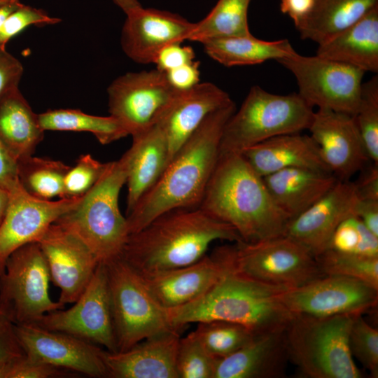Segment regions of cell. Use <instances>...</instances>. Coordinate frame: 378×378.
Masks as SVG:
<instances>
[{"instance_id": "1", "label": "cell", "mask_w": 378, "mask_h": 378, "mask_svg": "<svg viewBox=\"0 0 378 378\" xmlns=\"http://www.w3.org/2000/svg\"><path fill=\"white\" fill-rule=\"evenodd\" d=\"M235 111L232 101L213 111L182 144L158 180L127 214L129 234L165 212L200 206L218 160L224 127Z\"/></svg>"}, {"instance_id": "2", "label": "cell", "mask_w": 378, "mask_h": 378, "mask_svg": "<svg viewBox=\"0 0 378 378\" xmlns=\"http://www.w3.org/2000/svg\"><path fill=\"white\" fill-rule=\"evenodd\" d=\"M216 240L243 241L232 226L199 206L176 209L130 234L119 257L138 273L170 270L198 261Z\"/></svg>"}, {"instance_id": "3", "label": "cell", "mask_w": 378, "mask_h": 378, "mask_svg": "<svg viewBox=\"0 0 378 378\" xmlns=\"http://www.w3.org/2000/svg\"><path fill=\"white\" fill-rule=\"evenodd\" d=\"M199 207L248 243L284 235L289 221L241 153L219 156Z\"/></svg>"}, {"instance_id": "4", "label": "cell", "mask_w": 378, "mask_h": 378, "mask_svg": "<svg viewBox=\"0 0 378 378\" xmlns=\"http://www.w3.org/2000/svg\"><path fill=\"white\" fill-rule=\"evenodd\" d=\"M284 289L228 270L198 298L167 309V317L178 330L192 323L218 320L243 325L257 335L285 330L294 314L277 298Z\"/></svg>"}, {"instance_id": "5", "label": "cell", "mask_w": 378, "mask_h": 378, "mask_svg": "<svg viewBox=\"0 0 378 378\" xmlns=\"http://www.w3.org/2000/svg\"><path fill=\"white\" fill-rule=\"evenodd\" d=\"M127 175L123 154L118 160L108 162L100 178L80 202L54 222L78 237L99 262L118 258L129 235L126 218L118 205Z\"/></svg>"}, {"instance_id": "6", "label": "cell", "mask_w": 378, "mask_h": 378, "mask_svg": "<svg viewBox=\"0 0 378 378\" xmlns=\"http://www.w3.org/2000/svg\"><path fill=\"white\" fill-rule=\"evenodd\" d=\"M355 316L294 314L285 330L288 360L309 378L361 377L349 348Z\"/></svg>"}, {"instance_id": "7", "label": "cell", "mask_w": 378, "mask_h": 378, "mask_svg": "<svg viewBox=\"0 0 378 378\" xmlns=\"http://www.w3.org/2000/svg\"><path fill=\"white\" fill-rule=\"evenodd\" d=\"M314 112L298 93L276 94L253 86L224 127L219 156L241 153L272 137L308 130Z\"/></svg>"}, {"instance_id": "8", "label": "cell", "mask_w": 378, "mask_h": 378, "mask_svg": "<svg viewBox=\"0 0 378 378\" xmlns=\"http://www.w3.org/2000/svg\"><path fill=\"white\" fill-rule=\"evenodd\" d=\"M225 251L230 271L268 286L293 288L325 276L315 256L285 234L234 242L225 245Z\"/></svg>"}, {"instance_id": "9", "label": "cell", "mask_w": 378, "mask_h": 378, "mask_svg": "<svg viewBox=\"0 0 378 378\" xmlns=\"http://www.w3.org/2000/svg\"><path fill=\"white\" fill-rule=\"evenodd\" d=\"M106 267L118 351L174 328L167 309L153 298L139 274L120 257Z\"/></svg>"}, {"instance_id": "10", "label": "cell", "mask_w": 378, "mask_h": 378, "mask_svg": "<svg viewBox=\"0 0 378 378\" xmlns=\"http://www.w3.org/2000/svg\"><path fill=\"white\" fill-rule=\"evenodd\" d=\"M48 263L37 241L26 244L8 258L0 275V301L15 324L35 323L44 314L62 309L49 294Z\"/></svg>"}, {"instance_id": "11", "label": "cell", "mask_w": 378, "mask_h": 378, "mask_svg": "<svg viewBox=\"0 0 378 378\" xmlns=\"http://www.w3.org/2000/svg\"><path fill=\"white\" fill-rule=\"evenodd\" d=\"M276 61L293 74L299 95L312 107L356 114L365 71L316 55L303 56L295 51Z\"/></svg>"}, {"instance_id": "12", "label": "cell", "mask_w": 378, "mask_h": 378, "mask_svg": "<svg viewBox=\"0 0 378 378\" xmlns=\"http://www.w3.org/2000/svg\"><path fill=\"white\" fill-rule=\"evenodd\" d=\"M179 92L156 68L128 72L108 87V112L134 136L156 124Z\"/></svg>"}, {"instance_id": "13", "label": "cell", "mask_w": 378, "mask_h": 378, "mask_svg": "<svg viewBox=\"0 0 378 378\" xmlns=\"http://www.w3.org/2000/svg\"><path fill=\"white\" fill-rule=\"evenodd\" d=\"M35 324L100 344L110 352H117L105 263H99L90 281L73 307L47 313Z\"/></svg>"}, {"instance_id": "14", "label": "cell", "mask_w": 378, "mask_h": 378, "mask_svg": "<svg viewBox=\"0 0 378 378\" xmlns=\"http://www.w3.org/2000/svg\"><path fill=\"white\" fill-rule=\"evenodd\" d=\"M277 298L293 314L358 315L377 307L378 289L354 278L325 275L303 286L284 289Z\"/></svg>"}, {"instance_id": "15", "label": "cell", "mask_w": 378, "mask_h": 378, "mask_svg": "<svg viewBox=\"0 0 378 378\" xmlns=\"http://www.w3.org/2000/svg\"><path fill=\"white\" fill-rule=\"evenodd\" d=\"M26 356L39 362L92 377H108L102 349L94 344L35 323L15 324Z\"/></svg>"}, {"instance_id": "16", "label": "cell", "mask_w": 378, "mask_h": 378, "mask_svg": "<svg viewBox=\"0 0 378 378\" xmlns=\"http://www.w3.org/2000/svg\"><path fill=\"white\" fill-rule=\"evenodd\" d=\"M62 304L74 303L90 281L99 261L76 234L53 223L37 241Z\"/></svg>"}, {"instance_id": "17", "label": "cell", "mask_w": 378, "mask_h": 378, "mask_svg": "<svg viewBox=\"0 0 378 378\" xmlns=\"http://www.w3.org/2000/svg\"><path fill=\"white\" fill-rule=\"evenodd\" d=\"M10 192L6 214L0 225V275L9 255L22 246L38 241L48 227L74 208L80 197L43 200L28 194L19 183Z\"/></svg>"}, {"instance_id": "18", "label": "cell", "mask_w": 378, "mask_h": 378, "mask_svg": "<svg viewBox=\"0 0 378 378\" xmlns=\"http://www.w3.org/2000/svg\"><path fill=\"white\" fill-rule=\"evenodd\" d=\"M308 130L323 160L338 180H350L371 162L354 115L318 108Z\"/></svg>"}, {"instance_id": "19", "label": "cell", "mask_w": 378, "mask_h": 378, "mask_svg": "<svg viewBox=\"0 0 378 378\" xmlns=\"http://www.w3.org/2000/svg\"><path fill=\"white\" fill-rule=\"evenodd\" d=\"M125 15L121 47L130 59L141 64H154L162 48L188 40L195 23L177 13L142 6Z\"/></svg>"}, {"instance_id": "20", "label": "cell", "mask_w": 378, "mask_h": 378, "mask_svg": "<svg viewBox=\"0 0 378 378\" xmlns=\"http://www.w3.org/2000/svg\"><path fill=\"white\" fill-rule=\"evenodd\" d=\"M223 248L181 267L137 273L156 300L166 309L178 307L198 298L229 270Z\"/></svg>"}, {"instance_id": "21", "label": "cell", "mask_w": 378, "mask_h": 378, "mask_svg": "<svg viewBox=\"0 0 378 378\" xmlns=\"http://www.w3.org/2000/svg\"><path fill=\"white\" fill-rule=\"evenodd\" d=\"M358 200L354 181L338 180L311 206L288 221L284 234L316 257L327 248L339 224L355 215Z\"/></svg>"}, {"instance_id": "22", "label": "cell", "mask_w": 378, "mask_h": 378, "mask_svg": "<svg viewBox=\"0 0 378 378\" xmlns=\"http://www.w3.org/2000/svg\"><path fill=\"white\" fill-rule=\"evenodd\" d=\"M179 330L146 338L127 350H102L108 377L178 378L176 359Z\"/></svg>"}, {"instance_id": "23", "label": "cell", "mask_w": 378, "mask_h": 378, "mask_svg": "<svg viewBox=\"0 0 378 378\" xmlns=\"http://www.w3.org/2000/svg\"><path fill=\"white\" fill-rule=\"evenodd\" d=\"M231 102L225 91L211 82L180 91L156 123L167 138L170 160L207 115Z\"/></svg>"}, {"instance_id": "24", "label": "cell", "mask_w": 378, "mask_h": 378, "mask_svg": "<svg viewBox=\"0 0 378 378\" xmlns=\"http://www.w3.org/2000/svg\"><path fill=\"white\" fill-rule=\"evenodd\" d=\"M288 355L285 330L256 335L246 345L216 362L213 378H277Z\"/></svg>"}, {"instance_id": "25", "label": "cell", "mask_w": 378, "mask_h": 378, "mask_svg": "<svg viewBox=\"0 0 378 378\" xmlns=\"http://www.w3.org/2000/svg\"><path fill=\"white\" fill-rule=\"evenodd\" d=\"M241 154L262 177L290 167L331 173L310 135L294 133L276 136L245 149Z\"/></svg>"}, {"instance_id": "26", "label": "cell", "mask_w": 378, "mask_h": 378, "mask_svg": "<svg viewBox=\"0 0 378 378\" xmlns=\"http://www.w3.org/2000/svg\"><path fill=\"white\" fill-rule=\"evenodd\" d=\"M127 160V214L158 180L170 160L168 142L158 124L132 136Z\"/></svg>"}, {"instance_id": "27", "label": "cell", "mask_w": 378, "mask_h": 378, "mask_svg": "<svg viewBox=\"0 0 378 378\" xmlns=\"http://www.w3.org/2000/svg\"><path fill=\"white\" fill-rule=\"evenodd\" d=\"M262 178L273 201L289 220L311 206L338 181L332 173L303 167L284 169Z\"/></svg>"}, {"instance_id": "28", "label": "cell", "mask_w": 378, "mask_h": 378, "mask_svg": "<svg viewBox=\"0 0 378 378\" xmlns=\"http://www.w3.org/2000/svg\"><path fill=\"white\" fill-rule=\"evenodd\" d=\"M316 55L363 71H378V6L356 22L318 44Z\"/></svg>"}, {"instance_id": "29", "label": "cell", "mask_w": 378, "mask_h": 378, "mask_svg": "<svg viewBox=\"0 0 378 378\" xmlns=\"http://www.w3.org/2000/svg\"><path fill=\"white\" fill-rule=\"evenodd\" d=\"M44 132L19 87L0 98V141L17 162L33 155Z\"/></svg>"}, {"instance_id": "30", "label": "cell", "mask_w": 378, "mask_h": 378, "mask_svg": "<svg viewBox=\"0 0 378 378\" xmlns=\"http://www.w3.org/2000/svg\"><path fill=\"white\" fill-rule=\"evenodd\" d=\"M377 6L378 0H314L308 15L295 27L302 39L318 45L342 32Z\"/></svg>"}, {"instance_id": "31", "label": "cell", "mask_w": 378, "mask_h": 378, "mask_svg": "<svg viewBox=\"0 0 378 378\" xmlns=\"http://www.w3.org/2000/svg\"><path fill=\"white\" fill-rule=\"evenodd\" d=\"M202 44L209 57L227 67L278 60L295 51L287 39L267 41L257 38L252 34L212 38Z\"/></svg>"}, {"instance_id": "32", "label": "cell", "mask_w": 378, "mask_h": 378, "mask_svg": "<svg viewBox=\"0 0 378 378\" xmlns=\"http://www.w3.org/2000/svg\"><path fill=\"white\" fill-rule=\"evenodd\" d=\"M41 128L53 131L88 132L102 144H108L126 136L125 130L113 116H97L78 109H54L38 114Z\"/></svg>"}, {"instance_id": "33", "label": "cell", "mask_w": 378, "mask_h": 378, "mask_svg": "<svg viewBox=\"0 0 378 378\" xmlns=\"http://www.w3.org/2000/svg\"><path fill=\"white\" fill-rule=\"evenodd\" d=\"M251 0H218L209 14L195 23L188 40L202 43L216 38L251 34L248 10Z\"/></svg>"}, {"instance_id": "34", "label": "cell", "mask_w": 378, "mask_h": 378, "mask_svg": "<svg viewBox=\"0 0 378 378\" xmlns=\"http://www.w3.org/2000/svg\"><path fill=\"white\" fill-rule=\"evenodd\" d=\"M70 167L58 160L31 155L18 162V180L22 188L36 198H62L64 181Z\"/></svg>"}, {"instance_id": "35", "label": "cell", "mask_w": 378, "mask_h": 378, "mask_svg": "<svg viewBox=\"0 0 378 378\" xmlns=\"http://www.w3.org/2000/svg\"><path fill=\"white\" fill-rule=\"evenodd\" d=\"M192 333L216 360L231 355L257 335L243 325L218 320L198 322Z\"/></svg>"}, {"instance_id": "36", "label": "cell", "mask_w": 378, "mask_h": 378, "mask_svg": "<svg viewBox=\"0 0 378 378\" xmlns=\"http://www.w3.org/2000/svg\"><path fill=\"white\" fill-rule=\"evenodd\" d=\"M316 260L325 275H339L363 281L378 289V257L326 249Z\"/></svg>"}, {"instance_id": "37", "label": "cell", "mask_w": 378, "mask_h": 378, "mask_svg": "<svg viewBox=\"0 0 378 378\" xmlns=\"http://www.w3.org/2000/svg\"><path fill=\"white\" fill-rule=\"evenodd\" d=\"M355 121L368 157L378 164V76L362 83Z\"/></svg>"}, {"instance_id": "38", "label": "cell", "mask_w": 378, "mask_h": 378, "mask_svg": "<svg viewBox=\"0 0 378 378\" xmlns=\"http://www.w3.org/2000/svg\"><path fill=\"white\" fill-rule=\"evenodd\" d=\"M378 257V237L356 216L343 220L334 231L326 249Z\"/></svg>"}, {"instance_id": "39", "label": "cell", "mask_w": 378, "mask_h": 378, "mask_svg": "<svg viewBox=\"0 0 378 378\" xmlns=\"http://www.w3.org/2000/svg\"><path fill=\"white\" fill-rule=\"evenodd\" d=\"M216 362L192 332L180 338L176 359L178 378H213Z\"/></svg>"}, {"instance_id": "40", "label": "cell", "mask_w": 378, "mask_h": 378, "mask_svg": "<svg viewBox=\"0 0 378 378\" xmlns=\"http://www.w3.org/2000/svg\"><path fill=\"white\" fill-rule=\"evenodd\" d=\"M349 348L372 377H378V330L370 326L362 314L354 317L349 333Z\"/></svg>"}, {"instance_id": "41", "label": "cell", "mask_w": 378, "mask_h": 378, "mask_svg": "<svg viewBox=\"0 0 378 378\" xmlns=\"http://www.w3.org/2000/svg\"><path fill=\"white\" fill-rule=\"evenodd\" d=\"M107 163L100 162L90 154L80 156L65 176L62 198L83 197L100 178Z\"/></svg>"}, {"instance_id": "42", "label": "cell", "mask_w": 378, "mask_h": 378, "mask_svg": "<svg viewBox=\"0 0 378 378\" xmlns=\"http://www.w3.org/2000/svg\"><path fill=\"white\" fill-rule=\"evenodd\" d=\"M58 18L49 15L44 10L22 4L13 11L0 27V48L14 36L31 25H48L59 22Z\"/></svg>"}, {"instance_id": "43", "label": "cell", "mask_w": 378, "mask_h": 378, "mask_svg": "<svg viewBox=\"0 0 378 378\" xmlns=\"http://www.w3.org/2000/svg\"><path fill=\"white\" fill-rule=\"evenodd\" d=\"M65 375L64 369L36 360L25 354L0 363V378H48Z\"/></svg>"}, {"instance_id": "44", "label": "cell", "mask_w": 378, "mask_h": 378, "mask_svg": "<svg viewBox=\"0 0 378 378\" xmlns=\"http://www.w3.org/2000/svg\"><path fill=\"white\" fill-rule=\"evenodd\" d=\"M24 354L15 332V323L6 307L0 301V363Z\"/></svg>"}, {"instance_id": "45", "label": "cell", "mask_w": 378, "mask_h": 378, "mask_svg": "<svg viewBox=\"0 0 378 378\" xmlns=\"http://www.w3.org/2000/svg\"><path fill=\"white\" fill-rule=\"evenodd\" d=\"M195 60V53L191 46H182L181 43H172L162 48L154 64L156 69L167 72Z\"/></svg>"}, {"instance_id": "46", "label": "cell", "mask_w": 378, "mask_h": 378, "mask_svg": "<svg viewBox=\"0 0 378 378\" xmlns=\"http://www.w3.org/2000/svg\"><path fill=\"white\" fill-rule=\"evenodd\" d=\"M22 63L13 55L0 48V98L18 88L23 74Z\"/></svg>"}, {"instance_id": "47", "label": "cell", "mask_w": 378, "mask_h": 378, "mask_svg": "<svg viewBox=\"0 0 378 378\" xmlns=\"http://www.w3.org/2000/svg\"><path fill=\"white\" fill-rule=\"evenodd\" d=\"M167 78L176 90L179 91L188 90L200 81V62L194 60L165 73Z\"/></svg>"}, {"instance_id": "48", "label": "cell", "mask_w": 378, "mask_h": 378, "mask_svg": "<svg viewBox=\"0 0 378 378\" xmlns=\"http://www.w3.org/2000/svg\"><path fill=\"white\" fill-rule=\"evenodd\" d=\"M360 172L359 178L354 181L358 199L378 200V164L371 162Z\"/></svg>"}, {"instance_id": "49", "label": "cell", "mask_w": 378, "mask_h": 378, "mask_svg": "<svg viewBox=\"0 0 378 378\" xmlns=\"http://www.w3.org/2000/svg\"><path fill=\"white\" fill-rule=\"evenodd\" d=\"M19 183L18 162L0 141V186L10 191Z\"/></svg>"}, {"instance_id": "50", "label": "cell", "mask_w": 378, "mask_h": 378, "mask_svg": "<svg viewBox=\"0 0 378 378\" xmlns=\"http://www.w3.org/2000/svg\"><path fill=\"white\" fill-rule=\"evenodd\" d=\"M355 215L378 237V200H358Z\"/></svg>"}, {"instance_id": "51", "label": "cell", "mask_w": 378, "mask_h": 378, "mask_svg": "<svg viewBox=\"0 0 378 378\" xmlns=\"http://www.w3.org/2000/svg\"><path fill=\"white\" fill-rule=\"evenodd\" d=\"M314 0H281V11L288 15L295 25L302 21L311 10Z\"/></svg>"}, {"instance_id": "52", "label": "cell", "mask_w": 378, "mask_h": 378, "mask_svg": "<svg viewBox=\"0 0 378 378\" xmlns=\"http://www.w3.org/2000/svg\"><path fill=\"white\" fill-rule=\"evenodd\" d=\"M22 4L20 0H14L0 6V27L6 18Z\"/></svg>"}, {"instance_id": "53", "label": "cell", "mask_w": 378, "mask_h": 378, "mask_svg": "<svg viewBox=\"0 0 378 378\" xmlns=\"http://www.w3.org/2000/svg\"><path fill=\"white\" fill-rule=\"evenodd\" d=\"M10 202V192L6 189L0 186V225L2 223Z\"/></svg>"}, {"instance_id": "54", "label": "cell", "mask_w": 378, "mask_h": 378, "mask_svg": "<svg viewBox=\"0 0 378 378\" xmlns=\"http://www.w3.org/2000/svg\"><path fill=\"white\" fill-rule=\"evenodd\" d=\"M123 12L127 14L130 11L141 6L139 0H113Z\"/></svg>"}, {"instance_id": "55", "label": "cell", "mask_w": 378, "mask_h": 378, "mask_svg": "<svg viewBox=\"0 0 378 378\" xmlns=\"http://www.w3.org/2000/svg\"><path fill=\"white\" fill-rule=\"evenodd\" d=\"M14 0H0V6L6 4L7 3H9L10 1H13Z\"/></svg>"}]
</instances>
